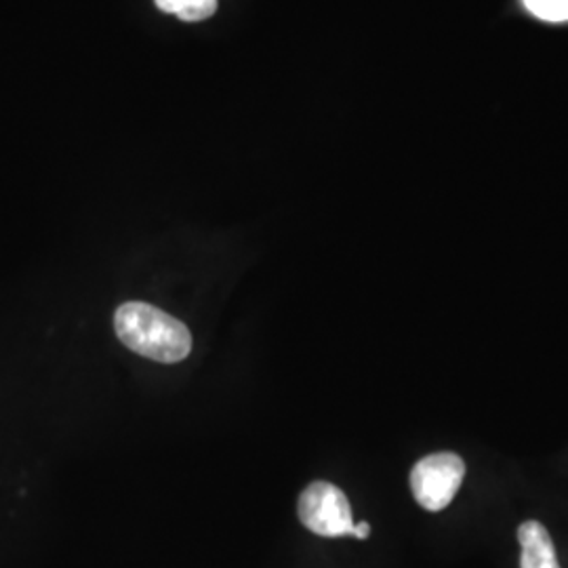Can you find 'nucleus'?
Returning a JSON list of instances; mask_svg holds the SVG:
<instances>
[{
  "label": "nucleus",
  "instance_id": "39448f33",
  "mask_svg": "<svg viewBox=\"0 0 568 568\" xmlns=\"http://www.w3.org/2000/svg\"><path fill=\"white\" fill-rule=\"evenodd\" d=\"M156 7L183 21H203L217 11V0H154Z\"/></svg>",
  "mask_w": 568,
  "mask_h": 568
},
{
  "label": "nucleus",
  "instance_id": "20e7f679",
  "mask_svg": "<svg viewBox=\"0 0 568 568\" xmlns=\"http://www.w3.org/2000/svg\"><path fill=\"white\" fill-rule=\"evenodd\" d=\"M520 568H560L548 528L537 520H527L518 527Z\"/></svg>",
  "mask_w": 568,
  "mask_h": 568
},
{
  "label": "nucleus",
  "instance_id": "0eeeda50",
  "mask_svg": "<svg viewBox=\"0 0 568 568\" xmlns=\"http://www.w3.org/2000/svg\"><path fill=\"white\" fill-rule=\"evenodd\" d=\"M352 535H354V537H358V539H366V537L371 535V525H368V523H361V525H354V530H352Z\"/></svg>",
  "mask_w": 568,
  "mask_h": 568
},
{
  "label": "nucleus",
  "instance_id": "f257e3e1",
  "mask_svg": "<svg viewBox=\"0 0 568 568\" xmlns=\"http://www.w3.org/2000/svg\"><path fill=\"white\" fill-rule=\"evenodd\" d=\"M114 328L131 352L156 363L175 365L192 352L190 328L156 305L122 304L114 314Z\"/></svg>",
  "mask_w": 568,
  "mask_h": 568
},
{
  "label": "nucleus",
  "instance_id": "423d86ee",
  "mask_svg": "<svg viewBox=\"0 0 568 568\" xmlns=\"http://www.w3.org/2000/svg\"><path fill=\"white\" fill-rule=\"evenodd\" d=\"M528 11L549 23H565L568 21V0H525Z\"/></svg>",
  "mask_w": 568,
  "mask_h": 568
},
{
  "label": "nucleus",
  "instance_id": "7ed1b4c3",
  "mask_svg": "<svg viewBox=\"0 0 568 568\" xmlns=\"http://www.w3.org/2000/svg\"><path fill=\"white\" fill-rule=\"evenodd\" d=\"M300 520L307 530L321 537L352 535L354 520L344 490L331 483H312L297 504Z\"/></svg>",
  "mask_w": 568,
  "mask_h": 568
},
{
  "label": "nucleus",
  "instance_id": "f03ea898",
  "mask_svg": "<svg viewBox=\"0 0 568 568\" xmlns=\"http://www.w3.org/2000/svg\"><path fill=\"white\" fill-rule=\"evenodd\" d=\"M466 478V464L455 453L427 455L410 471L415 501L427 511H443L455 499Z\"/></svg>",
  "mask_w": 568,
  "mask_h": 568
}]
</instances>
